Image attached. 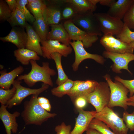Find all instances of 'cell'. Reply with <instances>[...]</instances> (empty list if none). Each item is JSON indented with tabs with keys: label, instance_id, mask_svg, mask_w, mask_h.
<instances>
[{
	"label": "cell",
	"instance_id": "6da1fadb",
	"mask_svg": "<svg viewBox=\"0 0 134 134\" xmlns=\"http://www.w3.org/2000/svg\"><path fill=\"white\" fill-rule=\"evenodd\" d=\"M38 95H32L30 99L24 103V109L21 114L26 125L41 126L49 118L57 116L55 113L48 112L43 108L38 102Z\"/></svg>",
	"mask_w": 134,
	"mask_h": 134
},
{
	"label": "cell",
	"instance_id": "7a4b0ae2",
	"mask_svg": "<svg viewBox=\"0 0 134 134\" xmlns=\"http://www.w3.org/2000/svg\"><path fill=\"white\" fill-rule=\"evenodd\" d=\"M30 62L31 66L30 71L27 74L19 76L16 80L20 81L23 80L30 87L34 86L38 82H41L53 87V84L51 77L55 75L56 72L50 67L49 63L43 62L41 66L35 61L31 60Z\"/></svg>",
	"mask_w": 134,
	"mask_h": 134
},
{
	"label": "cell",
	"instance_id": "3957f363",
	"mask_svg": "<svg viewBox=\"0 0 134 134\" xmlns=\"http://www.w3.org/2000/svg\"><path fill=\"white\" fill-rule=\"evenodd\" d=\"M103 77L108 84L110 91V100L107 106L111 108L119 106L126 110L128 108L127 100L128 98L129 90L120 82L113 81L108 74Z\"/></svg>",
	"mask_w": 134,
	"mask_h": 134
},
{
	"label": "cell",
	"instance_id": "277c9868",
	"mask_svg": "<svg viewBox=\"0 0 134 134\" xmlns=\"http://www.w3.org/2000/svg\"><path fill=\"white\" fill-rule=\"evenodd\" d=\"M94 118L104 122L115 134H127L129 129L122 119L112 108L107 106L101 111L96 112Z\"/></svg>",
	"mask_w": 134,
	"mask_h": 134
},
{
	"label": "cell",
	"instance_id": "5b68a950",
	"mask_svg": "<svg viewBox=\"0 0 134 134\" xmlns=\"http://www.w3.org/2000/svg\"><path fill=\"white\" fill-rule=\"evenodd\" d=\"M88 103H91L95 108L96 111H101L109 102L110 89L107 82H99L94 90L85 95Z\"/></svg>",
	"mask_w": 134,
	"mask_h": 134
},
{
	"label": "cell",
	"instance_id": "8992f818",
	"mask_svg": "<svg viewBox=\"0 0 134 134\" xmlns=\"http://www.w3.org/2000/svg\"><path fill=\"white\" fill-rule=\"evenodd\" d=\"M72 20L76 26L86 33L98 36L102 35L95 16L92 11L78 13Z\"/></svg>",
	"mask_w": 134,
	"mask_h": 134
},
{
	"label": "cell",
	"instance_id": "52a82bcc",
	"mask_svg": "<svg viewBox=\"0 0 134 134\" xmlns=\"http://www.w3.org/2000/svg\"><path fill=\"white\" fill-rule=\"evenodd\" d=\"M100 29L104 35H118L123 27L124 23L122 20L113 17L107 13L94 14Z\"/></svg>",
	"mask_w": 134,
	"mask_h": 134
},
{
	"label": "cell",
	"instance_id": "ba28073f",
	"mask_svg": "<svg viewBox=\"0 0 134 134\" xmlns=\"http://www.w3.org/2000/svg\"><path fill=\"white\" fill-rule=\"evenodd\" d=\"M12 85L16 89L15 94L13 97L7 103V108L10 109L14 106L20 104L26 97L30 95L39 94L47 89L49 86L43 83L41 87L38 89H32L27 88L21 85L20 81L15 80Z\"/></svg>",
	"mask_w": 134,
	"mask_h": 134
},
{
	"label": "cell",
	"instance_id": "9c48e42d",
	"mask_svg": "<svg viewBox=\"0 0 134 134\" xmlns=\"http://www.w3.org/2000/svg\"><path fill=\"white\" fill-rule=\"evenodd\" d=\"M63 25L71 40L73 41H81L84 48L91 47L98 39V35L89 34L78 28L72 20L64 21Z\"/></svg>",
	"mask_w": 134,
	"mask_h": 134
},
{
	"label": "cell",
	"instance_id": "30bf717a",
	"mask_svg": "<svg viewBox=\"0 0 134 134\" xmlns=\"http://www.w3.org/2000/svg\"><path fill=\"white\" fill-rule=\"evenodd\" d=\"M70 45L73 48L75 54V59L72 66V69L74 71L78 69L79 66L84 60L91 59L95 60L97 63L103 64L105 61L103 57L97 54L90 53L85 49L83 44L81 41H70Z\"/></svg>",
	"mask_w": 134,
	"mask_h": 134
},
{
	"label": "cell",
	"instance_id": "8fae6325",
	"mask_svg": "<svg viewBox=\"0 0 134 134\" xmlns=\"http://www.w3.org/2000/svg\"><path fill=\"white\" fill-rule=\"evenodd\" d=\"M100 42L106 51L119 53H133L134 48L130 44L121 41L113 35H104Z\"/></svg>",
	"mask_w": 134,
	"mask_h": 134
},
{
	"label": "cell",
	"instance_id": "7c38bea8",
	"mask_svg": "<svg viewBox=\"0 0 134 134\" xmlns=\"http://www.w3.org/2000/svg\"><path fill=\"white\" fill-rule=\"evenodd\" d=\"M104 57L110 59L113 63L111 66L112 70L117 73H121L122 69L127 70L131 74L132 73L128 68L129 63L134 60L133 53H116L105 51L103 53Z\"/></svg>",
	"mask_w": 134,
	"mask_h": 134
},
{
	"label": "cell",
	"instance_id": "4fadbf2b",
	"mask_svg": "<svg viewBox=\"0 0 134 134\" xmlns=\"http://www.w3.org/2000/svg\"><path fill=\"white\" fill-rule=\"evenodd\" d=\"M40 43L42 52V56L49 60L51 59L50 55L52 53L57 52L62 56L67 57L72 51V48L70 45L61 44L57 40H41Z\"/></svg>",
	"mask_w": 134,
	"mask_h": 134
},
{
	"label": "cell",
	"instance_id": "5bb4252c",
	"mask_svg": "<svg viewBox=\"0 0 134 134\" xmlns=\"http://www.w3.org/2000/svg\"><path fill=\"white\" fill-rule=\"evenodd\" d=\"M46 4L42 16L47 25H51L59 23L61 21V7L63 0L49 1Z\"/></svg>",
	"mask_w": 134,
	"mask_h": 134
},
{
	"label": "cell",
	"instance_id": "9a60e30c",
	"mask_svg": "<svg viewBox=\"0 0 134 134\" xmlns=\"http://www.w3.org/2000/svg\"><path fill=\"white\" fill-rule=\"evenodd\" d=\"M98 83L94 80L74 81L73 87L67 95L73 101L77 97L85 96L93 92Z\"/></svg>",
	"mask_w": 134,
	"mask_h": 134
},
{
	"label": "cell",
	"instance_id": "2e32d148",
	"mask_svg": "<svg viewBox=\"0 0 134 134\" xmlns=\"http://www.w3.org/2000/svg\"><path fill=\"white\" fill-rule=\"evenodd\" d=\"M6 105H1L0 107V118L5 127L6 134L16 133L18 130V125L16 118L19 117L20 113L16 111L13 113L9 112L7 109Z\"/></svg>",
	"mask_w": 134,
	"mask_h": 134
},
{
	"label": "cell",
	"instance_id": "e0dca14e",
	"mask_svg": "<svg viewBox=\"0 0 134 134\" xmlns=\"http://www.w3.org/2000/svg\"><path fill=\"white\" fill-rule=\"evenodd\" d=\"M79 114L75 119V123L70 134H82L88 128L92 120L94 118L96 111L78 110Z\"/></svg>",
	"mask_w": 134,
	"mask_h": 134
},
{
	"label": "cell",
	"instance_id": "ac0fdd59",
	"mask_svg": "<svg viewBox=\"0 0 134 134\" xmlns=\"http://www.w3.org/2000/svg\"><path fill=\"white\" fill-rule=\"evenodd\" d=\"M27 39V33L23 30L13 28L9 34L0 39L4 42H9L15 45L18 49L26 48Z\"/></svg>",
	"mask_w": 134,
	"mask_h": 134
},
{
	"label": "cell",
	"instance_id": "d6986e66",
	"mask_svg": "<svg viewBox=\"0 0 134 134\" xmlns=\"http://www.w3.org/2000/svg\"><path fill=\"white\" fill-rule=\"evenodd\" d=\"M51 30L47 35V40H56L67 45H70L71 40L63 24L59 23L50 26Z\"/></svg>",
	"mask_w": 134,
	"mask_h": 134
},
{
	"label": "cell",
	"instance_id": "ffe728a7",
	"mask_svg": "<svg viewBox=\"0 0 134 134\" xmlns=\"http://www.w3.org/2000/svg\"><path fill=\"white\" fill-rule=\"evenodd\" d=\"M25 28L27 34L26 48L34 51L38 55L42 56V52L40 44L41 39L31 25L27 23Z\"/></svg>",
	"mask_w": 134,
	"mask_h": 134
},
{
	"label": "cell",
	"instance_id": "44dd1931",
	"mask_svg": "<svg viewBox=\"0 0 134 134\" xmlns=\"http://www.w3.org/2000/svg\"><path fill=\"white\" fill-rule=\"evenodd\" d=\"M134 0H118L109 7L107 13L110 16L122 20Z\"/></svg>",
	"mask_w": 134,
	"mask_h": 134
},
{
	"label": "cell",
	"instance_id": "7402d4cb",
	"mask_svg": "<svg viewBox=\"0 0 134 134\" xmlns=\"http://www.w3.org/2000/svg\"><path fill=\"white\" fill-rule=\"evenodd\" d=\"M24 70L23 67L20 66L9 72H7L5 71H0V88L5 90L9 89L15 78L22 74Z\"/></svg>",
	"mask_w": 134,
	"mask_h": 134
},
{
	"label": "cell",
	"instance_id": "603a6c76",
	"mask_svg": "<svg viewBox=\"0 0 134 134\" xmlns=\"http://www.w3.org/2000/svg\"><path fill=\"white\" fill-rule=\"evenodd\" d=\"M14 53L16 60L24 65H28L31 60L36 61L40 59L36 52L26 48L18 49Z\"/></svg>",
	"mask_w": 134,
	"mask_h": 134
},
{
	"label": "cell",
	"instance_id": "cb8c5ba5",
	"mask_svg": "<svg viewBox=\"0 0 134 134\" xmlns=\"http://www.w3.org/2000/svg\"><path fill=\"white\" fill-rule=\"evenodd\" d=\"M66 2L72 4L77 10L78 13L88 11L93 12L96 9L97 4L100 0H65Z\"/></svg>",
	"mask_w": 134,
	"mask_h": 134
},
{
	"label": "cell",
	"instance_id": "d4e9b609",
	"mask_svg": "<svg viewBox=\"0 0 134 134\" xmlns=\"http://www.w3.org/2000/svg\"><path fill=\"white\" fill-rule=\"evenodd\" d=\"M62 56L61 54L57 52L52 53L50 55L51 59L53 60L55 63L57 69L58 76L56 83L58 85L63 83L69 79L62 66L61 62Z\"/></svg>",
	"mask_w": 134,
	"mask_h": 134
},
{
	"label": "cell",
	"instance_id": "484cf974",
	"mask_svg": "<svg viewBox=\"0 0 134 134\" xmlns=\"http://www.w3.org/2000/svg\"><path fill=\"white\" fill-rule=\"evenodd\" d=\"M33 23V29L42 40H47L49 32V27L45 21L43 16L35 18Z\"/></svg>",
	"mask_w": 134,
	"mask_h": 134
},
{
	"label": "cell",
	"instance_id": "4316f807",
	"mask_svg": "<svg viewBox=\"0 0 134 134\" xmlns=\"http://www.w3.org/2000/svg\"><path fill=\"white\" fill-rule=\"evenodd\" d=\"M27 7L35 18L42 16L46 4L41 0H28Z\"/></svg>",
	"mask_w": 134,
	"mask_h": 134
},
{
	"label": "cell",
	"instance_id": "83f0119b",
	"mask_svg": "<svg viewBox=\"0 0 134 134\" xmlns=\"http://www.w3.org/2000/svg\"><path fill=\"white\" fill-rule=\"evenodd\" d=\"M61 20H72L78 14V11L71 3L63 0L61 7Z\"/></svg>",
	"mask_w": 134,
	"mask_h": 134
},
{
	"label": "cell",
	"instance_id": "f1b7e54d",
	"mask_svg": "<svg viewBox=\"0 0 134 134\" xmlns=\"http://www.w3.org/2000/svg\"><path fill=\"white\" fill-rule=\"evenodd\" d=\"M74 81L68 79L63 83L52 88L51 90V94L59 98L67 95L73 87Z\"/></svg>",
	"mask_w": 134,
	"mask_h": 134
},
{
	"label": "cell",
	"instance_id": "f546056e",
	"mask_svg": "<svg viewBox=\"0 0 134 134\" xmlns=\"http://www.w3.org/2000/svg\"><path fill=\"white\" fill-rule=\"evenodd\" d=\"M88 128L95 129L102 134H115L105 123L95 118L91 121Z\"/></svg>",
	"mask_w": 134,
	"mask_h": 134
},
{
	"label": "cell",
	"instance_id": "4dcf8cb0",
	"mask_svg": "<svg viewBox=\"0 0 134 134\" xmlns=\"http://www.w3.org/2000/svg\"><path fill=\"white\" fill-rule=\"evenodd\" d=\"M116 36L120 40L127 43L134 41V32L131 31L124 23L121 32Z\"/></svg>",
	"mask_w": 134,
	"mask_h": 134
},
{
	"label": "cell",
	"instance_id": "1f68e13d",
	"mask_svg": "<svg viewBox=\"0 0 134 134\" xmlns=\"http://www.w3.org/2000/svg\"><path fill=\"white\" fill-rule=\"evenodd\" d=\"M13 85L11 89L5 90L0 88V102L1 105H6L14 96L16 91L15 86Z\"/></svg>",
	"mask_w": 134,
	"mask_h": 134
},
{
	"label": "cell",
	"instance_id": "d6a6232c",
	"mask_svg": "<svg viewBox=\"0 0 134 134\" xmlns=\"http://www.w3.org/2000/svg\"><path fill=\"white\" fill-rule=\"evenodd\" d=\"M17 8L19 9L24 14L26 20L31 23H33L35 21L34 16L26 7L28 3V0H17Z\"/></svg>",
	"mask_w": 134,
	"mask_h": 134
},
{
	"label": "cell",
	"instance_id": "836d02e7",
	"mask_svg": "<svg viewBox=\"0 0 134 134\" xmlns=\"http://www.w3.org/2000/svg\"><path fill=\"white\" fill-rule=\"evenodd\" d=\"M123 20L124 23L130 29L134 30V1L125 14Z\"/></svg>",
	"mask_w": 134,
	"mask_h": 134
},
{
	"label": "cell",
	"instance_id": "e575fe53",
	"mask_svg": "<svg viewBox=\"0 0 134 134\" xmlns=\"http://www.w3.org/2000/svg\"><path fill=\"white\" fill-rule=\"evenodd\" d=\"M12 12L5 1L0 0V21L6 20L11 16Z\"/></svg>",
	"mask_w": 134,
	"mask_h": 134
},
{
	"label": "cell",
	"instance_id": "d590c367",
	"mask_svg": "<svg viewBox=\"0 0 134 134\" xmlns=\"http://www.w3.org/2000/svg\"><path fill=\"white\" fill-rule=\"evenodd\" d=\"M15 11L12 12L11 16L7 21L13 27L18 26L25 27L27 23L26 21L20 17Z\"/></svg>",
	"mask_w": 134,
	"mask_h": 134
},
{
	"label": "cell",
	"instance_id": "8d00e7d4",
	"mask_svg": "<svg viewBox=\"0 0 134 134\" xmlns=\"http://www.w3.org/2000/svg\"><path fill=\"white\" fill-rule=\"evenodd\" d=\"M122 119L128 128L131 131H134V111L131 114L127 111H124Z\"/></svg>",
	"mask_w": 134,
	"mask_h": 134
},
{
	"label": "cell",
	"instance_id": "74e56055",
	"mask_svg": "<svg viewBox=\"0 0 134 134\" xmlns=\"http://www.w3.org/2000/svg\"><path fill=\"white\" fill-rule=\"evenodd\" d=\"M115 81L122 83L129 90L130 97L133 95L134 94V79L131 80H126L123 79L118 76L115 77Z\"/></svg>",
	"mask_w": 134,
	"mask_h": 134
},
{
	"label": "cell",
	"instance_id": "f35d334b",
	"mask_svg": "<svg viewBox=\"0 0 134 134\" xmlns=\"http://www.w3.org/2000/svg\"><path fill=\"white\" fill-rule=\"evenodd\" d=\"M71 129V125H67L64 122H62L60 125L56 126L55 131L56 134H70Z\"/></svg>",
	"mask_w": 134,
	"mask_h": 134
},
{
	"label": "cell",
	"instance_id": "ab89813d",
	"mask_svg": "<svg viewBox=\"0 0 134 134\" xmlns=\"http://www.w3.org/2000/svg\"><path fill=\"white\" fill-rule=\"evenodd\" d=\"M73 101L75 107L78 110L83 109L88 103L85 96L77 97Z\"/></svg>",
	"mask_w": 134,
	"mask_h": 134
},
{
	"label": "cell",
	"instance_id": "60d3db41",
	"mask_svg": "<svg viewBox=\"0 0 134 134\" xmlns=\"http://www.w3.org/2000/svg\"><path fill=\"white\" fill-rule=\"evenodd\" d=\"M5 1L8 4L9 8L12 12L14 11L17 6V2L15 0H5Z\"/></svg>",
	"mask_w": 134,
	"mask_h": 134
},
{
	"label": "cell",
	"instance_id": "b9f144b4",
	"mask_svg": "<svg viewBox=\"0 0 134 134\" xmlns=\"http://www.w3.org/2000/svg\"><path fill=\"white\" fill-rule=\"evenodd\" d=\"M116 1L115 0H100L99 3L102 5L110 7Z\"/></svg>",
	"mask_w": 134,
	"mask_h": 134
},
{
	"label": "cell",
	"instance_id": "7bdbcfd3",
	"mask_svg": "<svg viewBox=\"0 0 134 134\" xmlns=\"http://www.w3.org/2000/svg\"><path fill=\"white\" fill-rule=\"evenodd\" d=\"M37 100L39 104L50 103L49 100L47 99L44 97H38Z\"/></svg>",
	"mask_w": 134,
	"mask_h": 134
},
{
	"label": "cell",
	"instance_id": "ee69618b",
	"mask_svg": "<svg viewBox=\"0 0 134 134\" xmlns=\"http://www.w3.org/2000/svg\"><path fill=\"white\" fill-rule=\"evenodd\" d=\"M41 107L47 112L50 111L51 107L50 103L39 104Z\"/></svg>",
	"mask_w": 134,
	"mask_h": 134
},
{
	"label": "cell",
	"instance_id": "f6af8a7d",
	"mask_svg": "<svg viewBox=\"0 0 134 134\" xmlns=\"http://www.w3.org/2000/svg\"><path fill=\"white\" fill-rule=\"evenodd\" d=\"M86 134H102L97 130L94 129L88 128L86 131Z\"/></svg>",
	"mask_w": 134,
	"mask_h": 134
},
{
	"label": "cell",
	"instance_id": "bcb514c9",
	"mask_svg": "<svg viewBox=\"0 0 134 134\" xmlns=\"http://www.w3.org/2000/svg\"><path fill=\"white\" fill-rule=\"evenodd\" d=\"M127 104L128 106L134 107V95L128 98L127 100Z\"/></svg>",
	"mask_w": 134,
	"mask_h": 134
},
{
	"label": "cell",
	"instance_id": "7dc6e473",
	"mask_svg": "<svg viewBox=\"0 0 134 134\" xmlns=\"http://www.w3.org/2000/svg\"><path fill=\"white\" fill-rule=\"evenodd\" d=\"M16 13L22 19L25 21H26V19L25 15L23 12L19 9L17 8L15 10Z\"/></svg>",
	"mask_w": 134,
	"mask_h": 134
},
{
	"label": "cell",
	"instance_id": "c3c4849f",
	"mask_svg": "<svg viewBox=\"0 0 134 134\" xmlns=\"http://www.w3.org/2000/svg\"><path fill=\"white\" fill-rule=\"evenodd\" d=\"M130 44L131 46L134 48V41L131 42L130 43Z\"/></svg>",
	"mask_w": 134,
	"mask_h": 134
},
{
	"label": "cell",
	"instance_id": "681fc988",
	"mask_svg": "<svg viewBox=\"0 0 134 134\" xmlns=\"http://www.w3.org/2000/svg\"><path fill=\"white\" fill-rule=\"evenodd\" d=\"M3 66L2 65H0V69H2V68H3Z\"/></svg>",
	"mask_w": 134,
	"mask_h": 134
},
{
	"label": "cell",
	"instance_id": "f907efd6",
	"mask_svg": "<svg viewBox=\"0 0 134 134\" xmlns=\"http://www.w3.org/2000/svg\"></svg>",
	"mask_w": 134,
	"mask_h": 134
}]
</instances>
